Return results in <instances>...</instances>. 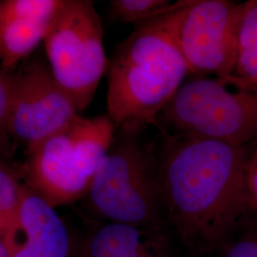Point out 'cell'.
I'll return each mask as SVG.
<instances>
[{"instance_id":"8fae6325","label":"cell","mask_w":257,"mask_h":257,"mask_svg":"<svg viewBox=\"0 0 257 257\" xmlns=\"http://www.w3.org/2000/svg\"><path fill=\"white\" fill-rule=\"evenodd\" d=\"M234 74L248 89L257 90V0L244 2Z\"/></svg>"},{"instance_id":"ffe728a7","label":"cell","mask_w":257,"mask_h":257,"mask_svg":"<svg viewBox=\"0 0 257 257\" xmlns=\"http://www.w3.org/2000/svg\"><path fill=\"white\" fill-rule=\"evenodd\" d=\"M130 257H153L150 252L148 251V249L146 248H142L141 250H139L138 252H136L135 254L131 255Z\"/></svg>"},{"instance_id":"6da1fadb","label":"cell","mask_w":257,"mask_h":257,"mask_svg":"<svg viewBox=\"0 0 257 257\" xmlns=\"http://www.w3.org/2000/svg\"><path fill=\"white\" fill-rule=\"evenodd\" d=\"M254 150L164 132L158 159L165 215L193 253L215 249L252 210L248 173Z\"/></svg>"},{"instance_id":"7c38bea8","label":"cell","mask_w":257,"mask_h":257,"mask_svg":"<svg viewBox=\"0 0 257 257\" xmlns=\"http://www.w3.org/2000/svg\"><path fill=\"white\" fill-rule=\"evenodd\" d=\"M144 248L141 228L110 222L92 236L88 253L89 257H130Z\"/></svg>"},{"instance_id":"ac0fdd59","label":"cell","mask_w":257,"mask_h":257,"mask_svg":"<svg viewBox=\"0 0 257 257\" xmlns=\"http://www.w3.org/2000/svg\"><path fill=\"white\" fill-rule=\"evenodd\" d=\"M248 192L252 210L257 211V165L252 162V160L248 168Z\"/></svg>"},{"instance_id":"e0dca14e","label":"cell","mask_w":257,"mask_h":257,"mask_svg":"<svg viewBox=\"0 0 257 257\" xmlns=\"http://www.w3.org/2000/svg\"><path fill=\"white\" fill-rule=\"evenodd\" d=\"M226 257H257V230L248 233L232 245Z\"/></svg>"},{"instance_id":"30bf717a","label":"cell","mask_w":257,"mask_h":257,"mask_svg":"<svg viewBox=\"0 0 257 257\" xmlns=\"http://www.w3.org/2000/svg\"><path fill=\"white\" fill-rule=\"evenodd\" d=\"M51 23L14 21L0 25V69L15 71L43 42Z\"/></svg>"},{"instance_id":"9c48e42d","label":"cell","mask_w":257,"mask_h":257,"mask_svg":"<svg viewBox=\"0 0 257 257\" xmlns=\"http://www.w3.org/2000/svg\"><path fill=\"white\" fill-rule=\"evenodd\" d=\"M10 257H69L70 236L54 207L23 189L18 220L3 237Z\"/></svg>"},{"instance_id":"9a60e30c","label":"cell","mask_w":257,"mask_h":257,"mask_svg":"<svg viewBox=\"0 0 257 257\" xmlns=\"http://www.w3.org/2000/svg\"><path fill=\"white\" fill-rule=\"evenodd\" d=\"M23 195V188L19 187L15 178L0 169V237L6 233L18 220L19 208Z\"/></svg>"},{"instance_id":"2e32d148","label":"cell","mask_w":257,"mask_h":257,"mask_svg":"<svg viewBox=\"0 0 257 257\" xmlns=\"http://www.w3.org/2000/svg\"><path fill=\"white\" fill-rule=\"evenodd\" d=\"M14 71L0 69V145L7 140L10 134Z\"/></svg>"},{"instance_id":"5bb4252c","label":"cell","mask_w":257,"mask_h":257,"mask_svg":"<svg viewBox=\"0 0 257 257\" xmlns=\"http://www.w3.org/2000/svg\"><path fill=\"white\" fill-rule=\"evenodd\" d=\"M63 0H0V25L14 21L52 23Z\"/></svg>"},{"instance_id":"d6986e66","label":"cell","mask_w":257,"mask_h":257,"mask_svg":"<svg viewBox=\"0 0 257 257\" xmlns=\"http://www.w3.org/2000/svg\"><path fill=\"white\" fill-rule=\"evenodd\" d=\"M0 257H10L8 248L6 247L5 242L0 237Z\"/></svg>"},{"instance_id":"4fadbf2b","label":"cell","mask_w":257,"mask_h":257,"mask_svg":"<svg viewBox=\"0 0 257 257\" xmlns=\"http://www.w3.org/2000/svg\"><path fill=\"white\" fill-rule=\"evenodd\" d=\"M182 0H111L109 15L116 22L138 27L168 15L178 8Z\"/></svg>"},{"instance_id":"5b68a950","label":"cell","mask_w":257,"mask_h":257,"mask_svg":"<svg viewBox=\"0 0 257 257\" xmlns=\"http://www.w3.org/2000/svg\"><path fill=\"white\" fill-rule=\"evenodd\" d=\"M43 43L55 81L82 112L92 103L109 61L93 2L63 0Z\"/></svg>"},{"instance_id":"3957f363","label":"cell","mask_w":257,"mask_h":257,"mask_svg":"<svg viewBox=\"0 0 257 257\" xmlns=\"http://www.w3.org/2000/svg\"><path fill=\"white\" fill-rule=\"evenodd\" d=\"M88 194L92 208L111 222L156 228L165 214L158 156L138 134L116 130Z\"/></svg>"},{"instance_id":"7a4b0ae2","label":"cell","mask_w":257,"mask_h":257,"mask_svg":"<svg viewBox=\"0 0 257 257\" xmlns=\"http://www.w3.org/2000/svg\"><path fill=\"white\" fill-rule=\"evenodd\" d=\"M190 74L163 17L135 28L108 61L107 115L140 135L154 124Z\"/></svg>"},{"instance_id":"44dd1931","label":"cell","mask_w":257,"mask_h":257,"mask_svg":"<svg viewBox=\"0 0 257 257\" xmlns=\"http://www.w3.org/2000/svg\"><path fill=\"white\" fill-rule=\"evenodd\" d=\"M252 162L257 165V148L253 151V154H252V158H251Z\"/></svg>"},{"instance_id":"ba28073f","label":"cell","mask_w":257,"mask_h":257,"mask_svg":"<svg viewBox=\"0 0 257 257\" xmlns=\"http://www.w3.org/2000/svg\"><path fill=\"white\" fill-rule=\"evenodd\" d=\"M80 113L40 56L28 57L14 71L11 137L27 150L64 128Z\"/></svg>"},{"instance_id":"8992f818","label":"cell","mask_w":257,"mask_h":257,"mask_svg":"<svg viewBox=\"0 0 257 257\" xmlns=\"http://www.w3.org/2000/svg\"><path fill=\"white\" fill-rule=\"evenodd\" d=\"M159 117L177 135L257 148V90L230 92L217 78L198 77L184 83Z\"/></svg>"},{"instance_id":"52a82bcc","label":"cell","mask_w":257,"mask_h":257,"mask_svg":"<svg viewBox=\"0 0 257 257\" xmlns=\"http://www.w3.org/2000/svg\"><path fill=\"white\" fill-rule=\"evenodd\" d=\"M244 3L182 0L163 17L190 74H213L224 84L249 90L235 76L237 34Z\"/></svg>"},{"instance_id":"277c9868","label":"cell","mask_w":257,"mask_h":257,"mask_svg":"<svg viewBox=\"0 0 257 257\" xmlns=\"http://www.w3.org/2000/svg\"><path fill=\"white\" fill-rule=\"evenodd\" d=\"M115 133L107 114L89 118L78 115L28 150L32 190L53 207L87 194Z\"/></svg>"}]
</instances>
